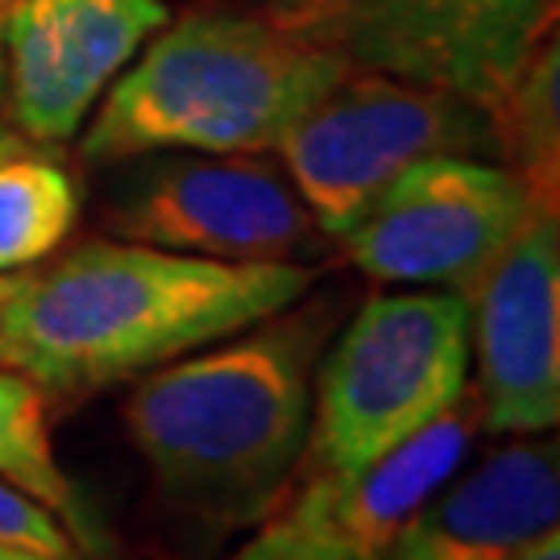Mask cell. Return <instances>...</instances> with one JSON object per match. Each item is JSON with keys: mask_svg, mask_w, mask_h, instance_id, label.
Returning a JSON list of instances; mask_svg holds the SVG:
<instances>
[{"mask_svg": "<svg viewBox=\"0 0 560 560\" xmlns=\"http://www.w3.org/2000/svg\"><path fill=\"white\" fill-rule=\"evenodd\" d=\"M312 282L300 261H217L141 241H88L13 279L0 307V365L42 390L88 395L279 316Z\"/></svg>", "mask_w": 560, "mask_h": 560, "instance_id": "6da1fadb", "label": "cell"}, {"mask_svg": "<svg viewBox=\"0 0 560 560\" xmlns=\"http://www.w3.org/2000/svg\"><path fill=\"white\" fill-rule=\"evenodd\" d=\"M324 332L320 307H287L133 386L125 399L129 441L179 520L241 532L275 515L303 465Z\"/></svg>", "mask_w": 560, "mask_h": 560, "instance_id": "7a4b0ae2", "label": "cell"}, {"mask_svg": "<svg viewBox=\"0 0 560 560\" xmlns=\"http://www.w3.org/2000/svg\"><path fill=\"white\" fill-rule=\"evenodd\" d=\"M345 71L266 13H187L108 83L80 154L96 166L162 150L266 154Z\"/></svg>", "mask_w": 560, "mask_h": 560, "instance_id": "3957f363", "label": "cell"}, {"mask_svg": "<svg viewBox=\"0 0 560 560\" xmlns=\"http://www.w3.org/2000/svg\"><path fill=\"white\" fill-rule=\"evenodd\" d=\"M469 307L444 287L370 295L312 378L307 478L349 481L469 390Z\"/></svg>", "mask_w": 560, "mask_h": 560, "instance_id": "277c9868", "label": "cell"}, {"mask_svg": "<svg viewBox=\"0 0 560 560\" xmlns=\"http://www.w3.org/2000/svg\"><path fill=\"white\" fill-rule=\"evenodd\" d=\"M275 150L316 229L340 237L407 166L432 154L499 150V133L490 113L465 96L349 67Z\"/></svg>", "mask_w": 560, "mask_h": 560, "instance_id": "5b68a950", "label": "cell"}, {"mask_svg": "<svg viewBox=\"0 0 560 560\" xmlns=\"http://www.w3.org/2000/svg\"><path fill=\"white\" fill-rule=\"evenodd\" d=\"M261 13L349 67L444 88L490 120L552 30V0H266Z\"/></svg>", "mask_w": 560, "mask_h": 560, "instance_id": "8992f818", "label": "cell"}, {"mask_svg": "<svg viewBox=\"0 0 560 560\" xmlns=\"http://www.w3.org/2000/svg\"><path fill=\"white\" fill-rule=\"evenodd\" d=\"M523 171L478 154H432L382 187L340 233L349 261L382 287H469L494 266L536 212Z\"/></svg>", "mask_w": 560, "mask_h": 560, "instance_id": "52a82bcc", "label": "cell"}, {"mask_svg": "<svg viewBox=\"0 0 560 560\" xmlns=\"http://www.w3.org/2000/svg\"><path fill=\"white\" fill-rule=\"evenodd\" d=\"M108 191L104 224L120 241L217 261H295L320 229L287 171L261 154H141Z\"/></svg>", "mask_w": 560, "mask_h": 560, "instance_id": "ba28073f", "label": "cell"}, {"mask_svg": "<svg viewBox=\"0 0 560 560\" xmlns=\"http://www.w3.org/2000/svg\"><path fill=\"white\" fill-rule=\"evenodd\" d=\"M478 349V411L494 436H544L560 420V229L557 203H536L515 241L469 295Z\"/></svg>", "mask_w": 560, "mask_h": 560, "instance_id": "9c48e42d", "label": "cell"}, {"mask_svg": "<svg viewBox=\"0 0 560 560\" xmlns=\"http://www.w3.org/2000/svg\"><path fill=\"white\" fill-rule=\"evenodd\" d=\"M166 21L162 0H13L0 92L13 129L34 141L75 138Z\"/></svg>", "mask_w": 560, "mask_h": 560, "instance_id": "30bf717a", "label": "cell"}, {"mask_svg": "<svg viewBox=\"0 0 560 560\" xmlns=\"http://www.w3.org/2000/svg\"><path fill=\"white\" fill-rule=\"evenodd\" d=\"M557 444L520 441L469 474H453L378 560H515L557 536Z\"/></svg>", "mask_w": 560, "mask_h": 560, "instance_id": "8fae6325", "label": "cell"}, {"mask_svg": "<svg viewBox=\"0 0 560 560\" xmlns=\"http://www.w3.org/2000/svg\"><path fill=\"white\" fill-rule=\"evenodd\" d=\"M478 428V395L465 390L444 416L365 465L358 478H307L291 506L320 527L340 560H378L407 520L465 465Z\"/></svg>", "mask_w": 560, "mask_h": 560, "instance_id": "7c38bea8", "label": "cell"}, {"mask_svg": "<svg viewBox=\"0 0 560 560\" xmlns=\"http://www.w3.org/2000/svg\"><path fill=\"white\" fill-rule=\"evenodd\" d=\"M0 481L34 494L46 511H55L71 527L80 552H101L96 520L55 457L46 423V390L13 365H0Z\"/></svg>", "mask_w": 560, "mask_h": 560, "instance_id": "4fadbf2b", "label": "cell"}, {"mask_svg": "<svg viewBox=\"0 0 560 560\" xmlns=\"http://www.w3.org/2000/svg\"><path fill=\"white\" fill-rule=\"evenodd\" d=\"M80 221V187L46 154L13 145L0 154V275L46 261Z\"/></svg>", "mask_w": 560, "mask_h": 560, "instance_id": "5bb4252c", "label": "cell"}, {"mask_svg": "<svg viewBox=\"0 0 560 560\" xmlns=\"http://www.w3.org/2000/svg\"><path fill=\"white\" fill-rule=\"evenodd\" d=\"M557 34L532 46L523 59L515 83L506 88L502 104L494 108V133L499 150L511 159L515 171L527 175V183L540 191V200L557 203V159H560V133H557Z\"/></svg>", "mask_w": 560, "mask_h": 560, "instance_id": "9a60e30c", "label": "cell"}, {"mask_svg": "<svg viewBox=\"0 0 560 560\" xmlns=\"http://www.w3.org/2000/svg\"><path fill=\"white\" fill-rule=\"evenodd\" d=\"M0 548L25 557H80L71 527L9 481H0Z\"/></svg>", "mask_w": 560, "mask_h": 560, "instance_id": "2e32d148", "label": "cell"}, {"mask_svg": "<svg viewBox=\"0 0 560 560\" xmlns=\"http://www.w3.org/2000/svg\"><path fill=\"white\" fill-rule=\"evenodd\" d=\"M233 560H340V552L303 511L287 506Z\"/></svg>", "mask_w": 560, "mask_h": 560, "instance_id": "e0dca14e", "label": "cell"}, {"mask_svg": "<svg viewBox=\"0 0 560 560\" xmlns=\"http://www.w3.org/2000/svg\"><path fill=\"white\" fill-rule=\"evenodd\" d=\"M515 560H560V536H548V540L532 544V548L520 552Z\"/></svg>", "mask_w": 560, "mask_h": 560, "instance_id": "ac0fdd59", "label": "cell"}, {"mask_svg": "<svg viewBox=\"0 0 560 560\" xmlns=\"http://www.w3.org/2000/svg\"><path fill=\"white\" fill-rule=\"evenodd\" d=\"M13 0H0V92H4V21H9Z\"/></svg>", "mask_w": 560, "mask_h": 560, "instance_id": "d6986e66", "label": "cell"}, {"mask_svg": "<svg viewBox=\"0 0 560 560\" xmlns=\"http://www.w3.org/2000/svg\"><path fill=\"white\" fill-rule=\"evenodd\" d=\"M13 145H21V138L13 133V125H4V120H0V154H4V150H13Z\"/></svg>", "mask_w": 560, "mask_h": 560, "instance_id": "ffe728a7", "label": "cell"}, {"mask_svg": "<svg viewBox=\"0 0 560 560\" xmlns=\"http://www.w3.org/2000/svg\"><path fill=\"white\" fill-rule=\"evenodd\" d=\"M13 279H18V275H0V307H4L9 291H13Z\"/></svg>", "mask_w": 560, "mask_h": 560, "instance_id": "44dd1931", "label": "cell"}, {"mask_svg": "<svg viewBox=\"0 0 560 560\" xmlns=\"http://www.w3.org/2000/svg\"><path fill=\"white\" fill-rule=\"evenodd\" d=\"M18 557H25V552H9V548H0V560H18Z\"/></svg>", "mask_w": 560, "mask_h": 560, "instance_id": "7402d4cb", "label": "cell"}, {"mask_svg": "<svg viewBox=\"0 0 560 560\" xmlns=\"http://www.w3.org/2000/svg\"><path fill=\"white\" fill-rule=\"evenodd\" d=\"M18 560H80V557H18Z\"/></svg>", "mask_w": 560, "mask_h": 560, "instance_id": "603a6c76", "label": "cell"}]
</instances>
